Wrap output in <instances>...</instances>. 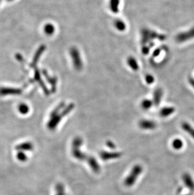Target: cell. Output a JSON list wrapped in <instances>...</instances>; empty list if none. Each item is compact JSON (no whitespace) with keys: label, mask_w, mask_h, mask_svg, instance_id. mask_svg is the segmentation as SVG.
I'll return each instance as SVG.
<instances>
[{"label":"cell","mask_w":194,"mask_h":195,"mask_svg":"<svg viewBox=\"0 0 194 195\" xmlns=\"http://www.w3.org/2000/svg\"><path fill=\"white\" fill-rule=\"evenodd\" d=\"M64 102L60 103L57 107L51 112L50 114V119L47 123V127L50 130H54L61 122L64 116H67L74 109V105L70 104L66 108Z\"/></svg>","instance_id":"6da1fadb"},{"label":"cell","mask_w":194,"mask_h":195,"mask_svg":"<svg viewBox=\"0 0 194 195\" xmlns=\"http://www.w3.org/2000/svg\"><path fill=\"white\" fill-rule=\"evenodd\" d=\"M83 144V140L81 137L77 136L74 138L72 143L71 153L73 157L77 160H87L88 156L85 153L81 151L80 147Z\"/></svg>","instance_id":"7a4b0ae2"},{"label":"cell","mask_w":194,"mask_h":195,"mask_svg":"<svg viewBox=\"0 0 194 195\" xmlns=\"http://www.w3.org/2000/svg\"><path fill=\"white\" fill-rule=\"evenodd\" d=\"M143 170V168L141 165H135L131 169L130 173L125 177L124 180V185L127 187H131L133 186Z\"/></svg>","instance_id":"3957f363"},{"label":"cell","mask_w":194,"mask_h":195,"mask_svg":"<svg viewBox=\"0 0 194 195\" xmlns=\"http://www.w3.org/2000/svg\"><path fill=\"white\" fill-rule=\"evenodd\" d=\"M70 55L73 59L74 67L76 70H81L83 67V63L81 59L80 54L78 50L76 47H73L70 50Z\"/></svg>","instance_id":"277c9868"},{"label":"cell","mask_w":194,"mask_h":195,"mask_svg":"<svg viewBox=\"0 0 194 195\" xmlns=\"http://www.w3.org/2000/svg\"><path fill=\"white\" fill-rule=\"evenodd\" d=\"M100 158L103 160H109L111 159H119L122 156V153L117 152H101L100 153Z\"/></svg>","instance_id":"5b68a950"},{"label":"cell","mask_w":194,"mask_h":195,"mask_svg":"<svg viewBox=\"0 0 194 195\" xmlns=\"http://www.w3.org/2000/svg\"><path fill=\"white\" fill-rule=\"evenodd\" d=\"M86 162H88L89 166L92 169L94 173H98L100 171L101 169H100V165L95 157H92V156H88Z\"/></svg>","instance_id":"8992f818"},{"label":"cell","mask_w":194,"mask_h":195,"mask_svg":"<svg viewBox=\"0 0 194 195\" xmlns=\"http://www.w3.org/2000/svg\"><path fill=\"white\" fill-rule=\"evenodd\" d=\"M139 126L141 129H145V130L153 129L154 128H156V124L154 121H151V120H141L139 123Z\"/></svg>","instance_id":"52a82bcc"},{"label":"cell","mask_w":194,"mask_h":195,"mask_svg":"<svg viewBox=\"0 0 194 195\" xmlns=\"http://www.w3.org/2000/svg\"><path fill=\"white\" fill-rule=\"evenodd\" d=\"M182 178L184 181V183L185 184L187 187H188L190 189H194V182L189 174H184Z\"/></svg>","instance_id":"ba28073f"},{"label":"cell","mask_w":194,"mask_h":195,"mask_svg":"<svg viewBox=\"0 0 194 195\" xmlns=\"http://www.w3.org/2000/svg\"><path fill=\"white\" fill-rule=\"evenodd\" d=\"M182 128L194 139V128H192L190 124L187 123H184L182 124Z\"/></svg>","instance_id":"9c48e42d"},{"label":"cell","mask_w":194,"mask_h":195,"mask_svg":"<svg viewBox=\"0 0 194 195\" xmlns=\"http://www.w3.org/2000/svg\"><path fill=\"white\" fill-rule=\"evenodd\" d=\"M120 3V0H110V6L112 12L117 14L119 12V6Z\"/></svg>","instance_id":"30bf717a"},{"label":"cell","mask_w":194,"mask_h":195,"mask_svg":"<svg viewBox=\"0 0 194 195\" xmlns=\"http://www.w3.org/2000/svg\"><path fill=\"white\" fill-rule=\"evenodd\" d=\"M127 63L129 64V66L134 71H137L139 69L137 62L135 58L133 57L129 58L127 59Z\"/></svg>","instance_id":"8fae6325"},{"label":"cell","mask_w":194,"mask_h":195,"mask_svg":"<svg viewBox=\"0 0 194 195\" xmlns=\"http://www.w3.org/2000/svg\"><path fill=\"white\" fill-rule=\"evenodd\" d=\"M175 109L173 108H164L160 111V115L161 117H167L173 113Z\"/></svg>","instance_id":"7c38bea8"},{"label":"cell","mask_w":194,"mask_h":195,"mask_svg":"<svg viewBox=\"0 0 194 195\" xmlns=\"http://www.w3.org/2000/svg\"><path fill=\"white\" fill-rule=\"evenodd\" d=\"M114 25L115 28L119 31H124L126 29V25L125 23L122 20H116L114 23Z\"/></svg>","instance_id":"4fadbf2b"},{"label":"cell","mask_w":194,"mask_h":195,"mask_svg":"<svg viewBox=\"0 0 194 195\" xmlns=\"http://www.w3.org/2000/svg\"><path fill=\"white\" fill-rule=\"evenodd\" d=\"M162 96V92L161 90H156V92L154 93V102L156 105H158L160 101H161V98Z\"/></svg>","instance_id":"5bb4252c"},{"label":"cell","mask_w":194,"mask_h":195,"mask_svg":"<svg viewBox=\"0 0 194 195\" xmlns=\"http://www.w3.org/2000/svg\"><path fill=\"white\" fill-rule=\"evenodd\" d=\"M183 142L180 139H175L172 142V147L176 150L182 148L183 147Z\"/></svg>","instance_id":"9a60e30c"},{"label":"cell","mask_w":194,"mask_h":195,"mask_svg":"<svg viewBox=\"0 0 194 195\" xmlns=\"http://www.w3.org/2000/svg\"><path fill=\"white\" fill-rule=\"evenodd\" d=\"M56 195H66L65 189L63 185L57 184L56 187Z\"/></svg>","instance_id":"2e32d148"},{"label":"cell","mask_w":194,"mask_h":195,"mask_svg":"<svg viewBox=\"0 0 194 195\" xmlns=\"http://www.w3.org/2000/svg\"><path fill=\"white\" fill-rule=\"evenodd\" d=\"M44 30H45V32H46V33L47 34L51 35V34H53L54 32L55 28L52 24H47V25H46Z\"/></svg>","instance_id":"e0dca14e"},{"label":"cell","mask_w":194,"mask_h":195,"mask_svg":"<svg viewBox=\"0 0 194 195\" xmlns=\"http://www.w3.org/2000/svg\"><path fill=\"white\" fill-rule=\"evenodd\" d=\"M152 104V102L149 100H144L141 102V107L144 109H149Z\"/></svg>","instance_id":"ac0fdd59"},{"label":"cell","mask_w":194,"mask_h":195,"mask_svg":"<svg viewBox=\"0 0 194 195\" xmlns=\"http://www.w3.org/2000/svg\"><path fill=\"white\" fill-rule=\"evenodd\" d=\"M18 148L27 150H31L33 148V145L32 144H30V143H25V144H23L21 146L18 147Z\"/></svg>","instance_id":"d6986e66"},{"label":"cell","mask_w":194,"mask_h":195,"mask_svg":"<svg viewBox=\"0 0 194 195\" xmlns=\"http://www.w3.org/2000/svg\"><path fill=\"white\" fill-rule=\"evenodd\" d=\"M106 145L110 149H115V148H116V146H115L114 143L112 141H110V140H109L106 142Z\"/></svg>","instance_id":"ffe728a7"},{"label":"cell","mask_w":194,"mask_h":195,"mask_svg":"<svg viewBox=\"0 0 194 195\" xmlns=\"http://www.w3.org/2000/svg\"><path fill=\"white\" fill-rule=\"evenodd\" d=\"M146 80L148 83L150 84V83H152L154 82V79H153V77L152 76L147 75L146 77Z\"/></svg>","instance_id":"44dd1931"},{"label":"cell","mask_w":194,"mask_h":195,"mask_svg":"<svg viewBox=\"0 0 194 195\" xmlns=\"http://www.w3.org/2000/svg\"><path fill=\"white\" fill-rule=\"evenodd\" d=\"M28 111H29V109H28V107H27V106H26L25 105L21 106L20 111H21L22 113H27V112H28Z\"/></svg>","instance_id":"7402d4cb"},{"label":"cell","mask_w":194,"mask_h":195,"mask_svg":"<svg viewBox=\"0 0 194 195\" xmlns=\"http://www.w3.org/2000/svg\"><path fill=\"white\" fill-rule=\"evenodd\" d=\"M18 155V159H19L20 160H25L26 159V156H25L23 153H19Z\"/></svg>","instance_id":"603a6c76"}]
</instances>
